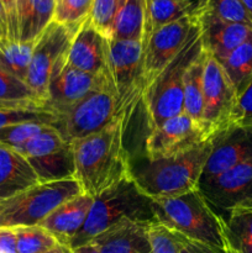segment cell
Returning <instances> with one entry per match:
<instances>
[{"label":"cell","instance_id":"obj_1","mask_svg":"<svg viewBox=\"0 0 252 253\" xmlns=\"http://www.w3.org/2000/svg\"><path fill=\"white\" fill-rule=\"evenodd\" d=\"M125 119H114L98 132L72 142L74 178L82 192L95 198L132 177V163L124 145Z\"/></svg>","mask_w":252,"mask_h":253},{"label":"cell","instance_id":"obj_2","mask_svg":"<svg viewBox=\"0 0 252 253\" xmlns=\"http://www.w3.org/2000/svg\"><path fill=\"white\" fill-rule=\"evenodd\" d=\"M211 151V140L168 156L132 165V178L151 199H167L198 189L205 163Z\"/></svg>","mask_w":252,"mask_h":253},{"label":"cell","instance_id":"obj_3","mask_svg":"<svg viewBox=\"0 0 252 253\" xmlns=\"http://www.w3.org/2000/svg\"><path fill=\"white\" fill-rule=\"evenodd\" d=\"M157 222L153 199L138 188L133 178H127L94 198V203L81 231L69 247L74 249L90 242L119 222Z\"/></svg>","mask_w":252,"mask_h":253},{"label":"cell","instance_id":"obj_4","mask_svg":"<svg viewBox=\"0 0 252 253\" xmlns=\"http://www.w3.org/2000/svg\"><path fill=\"white\" fill-rule=\"evenodd\" d=\"M157 222L185 239L226 250L224 216L217 214L199 189L153 200Z\"/></svg>","mask_w":252,"mask_h":253},{"label":"cell","instance_id":"obj_5","mask_svg":"<svg viewBox=\"0 0 252 253\" xmlns=\"http://www.w3.org/2000/svg\"><path fill=\"white\" fill-rule=\"evenodd\" d=\"M202 48V30L199 25L182 51L145 89L142 101L147 114L150 130L167 119L183 113V86L185 71Z\"/></svg>","mask_w":252,"mask_h":253},{"label":"cell","instance_id":"obj_6","mask_svg":"<svg viewBox=\"0 0 252 253\" xmlns=\"http://www.w3.org/2000/svg\"><path fill=\"white\" fill-rule=\"evenodd\" d=\"M82 193L76 178L39 183L14 197L0 200V227L40 225L59 205Z\"/></svg>","mask_w":252,"mask_h":253},{"label":"cell","instance_id":"obj_7","mask_svg":"<svg viewBox=\"0 0 252 253\" xmlns=\"http://www.w3.org/2000/svg\"><path fill=\"white\" fill-rule=\"evenodd\" d=\"M109 71L118 116L127 123L145 91L142 42L109 39Z\"/></svg>","mask_w":252,"mask_h":253},{"label":"cell","instance_id":"obj_8","mask_svg":"<svg viewBox=\"0 0 252 253\" xmlns=\"http://www.w3.org/2000/svg\"><path fill=\"white\" fill-rule=\"evenodd\" d=\"M76 32L52 21L34 42L26 83L43 104L49 83L67 64Z\"/></svg>","mask_w":252,"mask_h":253},{"label":"cell","instance_id":"obj_9","mask_svg":"<svg viewBox=\"0 0 252 253\" xmlns=\"http://www.w3.org/2000/svg\"><path fill=\"white\" fill-rule=\"evenodd\" d=\"M203 99L202 125L207 136L211 140L215 135L232 126L237 91L224 67L207 49L203 72Z\"/></svg>","mask_w":252,"mask_h":253},{"label":"cell","instance_id":"obj_10","mask_svg":"<svg viewBox=\"0 0 252 253\" xmlns=\"http://www.w3.org/2000/svg\"><path fill=\"white\" fill-rule=\"evenodd\" d=\"M115 118L118 110L114 90L103 89L89 94L54 116L52 126L67 142L72 143L103 130Z\"/></svg>","mask_w":252,"mask_h":253},{"label":"cell","instance_id":"obj_11","mask_svg":"<svg viewBox=\"0 0 252 253\" xmlns=\"http://www.w3.org/2000/svg\"><path fill=\"white\" fill-rule=\"evenodd\" d=\"M17 151L29 161L40 183L74 178L76 167L72 143L67 142L53 126L27 141Z\"/></svg>","mask_w":252,"mask_h":253},{"label":"cell","instance_id":"obj_12","mask_svg":"<svg viewBox=\"0 0 252 253\" xmlns=\"http://www.w3.org/2000/svg\"><path fill=\"white\" fill-rule=\"evenodd\" d=\"M199 27V21L184 16L156 30L142 43L145 89L173 61Z\"/></svg>","mask_w":252,"mask_h":253},{"label":"cell","instance_id":"obj_13","mask_svg":"<svg viewBox=\"0 0 252 253\" xmlns=\"http://www.w3.org/2000/svg\"><path fill=\"white\" fill-rule=\"evenodd\" d=\"M208 140L203 126L183 111L151 128L145 141V158L168 157Z\"/></svg>","mask_w":252,"mask_h":253},{"label":"cell","instance_id":"obj_14","mask_svg":"<svg viewBox=\"0 0 252 253\" xmlns=\"http://www.w3.org/2000/svg\"><path fill=\"white\" fill-rule=\"evenodd\" d=\"M198 189L214 210L252 209V158L212 179L203 180Z\"/></svg>","mask_w":252,"mask_h":253},{"label":"cell","instance_id":"obj_15","mask_svg":"<svg viewBox=\"0 0 252 253\" xmlns=\"http://www.w3.org/2000/svg\"><path fill=\"white\" fill-rule=\"evenodd\" d=\"M103 89L114 90L110 78L86 73L66 64L49 83L44 105L56 116L89 94Z\"/></svg>","mask_w":252,"mask_h":253},{"label":"cell","instance_id":"obj_16","mask_svg":"<svg viewBox=\"0 0 252 253\" xmlns=\"http://www.w3.org/2000/svg\"><path fill=\"white\" fill-rule=\"evenodd\" d=\"M252 158V126H230L211 138L202 179L209 180Z\"/></svg>","mask_w":252,"mask_h":253},{"label":"cell","instance_id":"obj_17","mask_svg":"<svg viewBox=\"0 0 252 253\" xmlns=\"http://www.w3.org/2000/svg\"><path fill=\"white\" fill-rule=\"evenodd\" d=\"M67 64L79 71L111 79L109 71V39L96 30L89 19L74 34Z\"/></svg>","mask_w":252,"mask_h":253},{"label":"cell","instance_id":"obj_18","mask_svg":"<svg viewBox=\"0 0 252 253\" xmlns=\"http://www.w3.org/2000/svg\"><path fill=\"white\" fill-rule=\"evenodd\" d=\"M203 46L217 61L224 59L230 52L252 36L249 25L230 22L205 12L199 19Z\"/></svg>","mask_w":252,"mask_h":253},{"label":"cell","instance_id":"obj_19","mask_svg":"<svg viewBox=\"0 0 252 253\" xmlns=\"http://www.w3.org/2000/svg\"><path fill=\"white\" fill-rule=\"evenodd\" d=\"M93 203V197L82 193L59 205L40 226L51 232L59 244L69 247L72 240L83 227Z\"/></svg>","mask_w":252,"mask_h":253},{"label":"cell","instance_id":"obj_20","mask_svg":"<svg viewBox=\"0 0 252 253\" xmlns=\"http://www.w3.org/2000/svg\"><path fill=\"white\" fill-rule=\"evenodd\" d=\"M148 225L145 222H119L91 240L101 253H151Z\"/></svg>","mask_w":252,"mask_h":253},{"label":"cell","instance_id":"obj_21","mask_svg":"<svg viewBox=\"0 0 252 253\" xmlns=\"http://www.w3.org/2000/svg\"><path fill=\"white\" fill-rule=\"evenodd\" d=\"M39 183L29 161L17 150L0 143V200L14 197Z\"/></svg>","mask_w":252,"mask_h":253},{"label":"cell","instance_id":"obj_22","mask_svg":"<svg viewBox=\"0 0 252 253\" xmlns=\"http://www.w3.org/2000/svg\"><path fill=\"white\" fill-rule=\"evenodd\" d=\"M56 0H27L20 14L19 41L35 42L44 29L53 21Z\"/></svg>","mask_w":252,"mask_h":253},{"label":"cell","instance_id":"obj_23","mask_svg":"<svg viewBox=\"0 0 252 253\" xmlns=\"http://www.w3.org/2000/svg\"><path fill=\"white\" fill-rule=\"evenodd\" d=\"M204 61L205 49L203 46L202 51L190 62L185 71L184 86H183V111L200 125H202L203 109H204V99H203Z\"/></svg>","mask_w":252,"mask_h":253},{"label":"cell","instance_id":"obj_24","mask_svg":"<svg viewBox=\"0 0 252 253\" xmlns=\"http://www.w3.org/2000/svg\"><path fill=\"white\" fill-rule=\"evenodd\" d=\"M146 19V0H125L119 10L110 39L143 41Z\"/></svg>","mask_w":252,"mask_h":253},{"label":"cell","instance_id":"obj_25","mask_svg":"<svg viewBox=\"0 0 252 253\" xmlns=\"http://www.w3.org/2000/svg\"><path fill=\"white\" fill-rule=\"evenodd\" d=\"M226 249L232 253H252V209H234L224 217Z\"/></svg>","mask_w":252,"mask_h":253},{"label":"cell","instance_id":"obj_26","mask_svg":"<svg viewBox=\"0 0 252 253\" xmlns=\"http://www.w3.org/2000/svg\"><path fill=\"white\" fill-rule=\"evenodd\" d=\"M219 62L239 95L252 81V36Z\"/></svg>","mask_w":252,"mask_h":253},{"label":"cell","instance_id":"obj_27","mask_svg":"<svg viewBox=\"0 0 252 253\" xmlns=\"http://www.w3.org/2000/svg\"><path fill=\"white\" fill-rule=\"evenodd\" d=\"M188 16L182 0H146V19L143 42L152 32L173 21Z\"/></svg>","mask_w":252,"mask_h":253},{"label":"cell","instance_id":"obj_28","mask_svg":"<svg viewBox=\"0 0 252 253\" xmlns=\"http://www.w3.org/2000/svg\"><path fill=\"white\" fill-rule=\"evenodd\" d=\"M32 49L34 42L12 41L6 39L0 43V67L26 82Z\"/></svg>","mask_w":252,"mask_h":253},{"label":"cell","instance_id":"obj_29","mask_svg":"<svg viewBox=\"0 0 252 253\" xmlns=\"http://www.w3.org/2000/svg\"><path fill=\"white\" fill-rule=\"evenodd\" d=\"M12 229L16 234L17 253H43L61 245L51 232L40 225Z\"/></svg>","mask_w":252,"mask_h":253},{"label":"cell","instance_id":"obj_30","mask_svg":"<svg viewBox=\"0 0 252 253\" xmlns=\"http://www.w3.org/2000/svg\"><path fill=\"white\" fill-rule=\"evenodd\" d=\"M94 0H56L53 21L77 31L89 19Z\"/></svg>","mask_w":252,"mask_h":253},{"label":"cell","instance_id":"obj_31","mask_svg":"<svg viewBox=\"0 0 252 253\" xmlns=\"http://www.w3.org/2000/svg\"><path fill=\"white\" fill-rule=\"evenodd\" d=\"M49 124L40 123V121H29V123L17 124V125L7 126L0 130V143L10 146V147L19 150L27 141L34 138L42 131L49 127Z\"/></svg>","mask_w":252,"mask_h":253},{"label":"cell","instance_id":"obj_32","mask_svg":"<svg viewBox=\"0 0 252 253\" xmlns=\"http://www.w3.org/2000/svg\"><path fill=\"white\" fill-rule=\"evenodd\" d=\"M124 2L125 0H94L89 21L108 39H110L114 20Z\"/></svg>","mask_w":252,"mask_h":253},{"label":"cell","instance_id":"obj_33","mask_svg":"<svg viewBox=\"0 0 252 253\" xmlns=\"http://www.w3.org/2000/svg\"><path fill=\"white\" fill-rule=\"evenodd\" d=\"M0 100L40 101L37 98L36 94L30 89L26 82L12 76L1 67H0Z\"/></svg>","mask_w":252,"mask_h":253},{"label":"cell","instance_id":"obj_34","mask_svg":"<svg viewBox=\"0 0 252 253\" xmlns=\"http://www.w3.org/2000/svg\"><path fill=\"white\" fill-rule=\"evenodd\" d=\"M151 253H180V235L160 222L148 225Z\"/></svg>","mask_w":252,"mask_h":253},{"label":"cell","instance_id":"obj_35","mask_svg":"<svg viewBox=\"0 0 252 253\" xmlns=\"http://www.w3.org/2000/svg\"><path fill=\"white\" fill-rule=\"evenodd\" d=\"M207 12L225 21L239 22L252 27V17L241 0H210Z\"/></svg>","mask_w":252,"mask_h":253},{"label":"cell","instance_id":"obj_36","mask_svg":"<svg viewBox=\"0 0 252 253\" xmlns=\"http://www.w3.org/2000/svg\"><path fill=\"white\" fill-rule=\"evenodd\" d=\"M54 115L48 111L17 110V109L0 110V130L7 127V126L29 123V121H40V123H46L52 125Z\"/></svg>","mask_w":252,"mask_h":253},{"label":"cell","instance_id":"obj_37","mask_svg":"<svg viewBox=\"0 0 252 253\" xmlns=\"http://www.w3.org/2000/svg\"><path fill=\"white\" fill-rule=\"evenodd\" d=\"M252 126V81L237 95L232 126Z\"/></svg>","mask_w":252,"mask_h":253},{"label":"cell","instance_id":"obj_38","mask_svg":"<svg viewBox=\"0 0 252 253\" xmlns=\"http://www.w3.org/2000/svg\"><path fill=\"white\" fill-rule=\"evenodd\" d=\"M180 253H227V251L197 241H192L180 235Z\"/></svg>","mask_w":252,"mask_h":253},{"label":"cell","instance_id":"obj_39","mask_svg":"<svg viewBox=\"0 0 252 253\" xmlns=\"http://www.w3.org/2000/svg\"><path fill=\"white\" fill-rule=\"evenodd\" d=\"M0 253H17L16 234L12 227H0Z\"/></svg>","mask_w":252,"mask_h":253},{"label":"cell","instance_id":"obj_40","mask_svg":"<svg viewBox=\"0 0 252 253\" xmlns=\"http://www.w3.org/2000/svg\"><path fill=\"white\" fill-rule=\"evenodd\" d=\"M4 109H17V110L48 111L44 104L40 101H20V100H0V110ZM49 113V111H48Z\"/></svg>","mask_w":252,"mask_h":253},{"label":"cell","instance_id":"obj_41","mask_svg":"<svg viewBox=\"0 0 252 253\" xmlns=\"http://www.w3.org/2000/svg\"><path fill=\"white\" fill-rule=\"evenodd\" d=\"M187 10L188 17L194 21H199L200 17L207 12L210 0H182Z\"/></svg>","mask_w":252,"mask_h":253},{"label":"cell","instance_id":"obj_42","mask_svg":"<svg viewBox=\"0 0 252 253\" xmlns=\"http://www.w3.org/2000/svg\"><path fill=\"white\" fill-rule=\"evenodd\" d=\"M72 253H101V251L95 242L90 241V242H86V244L84 245H81V246L72 249Z\"/></svg>","mask_w":252,"mask_h":253},{"label":"cell","instance_id":"obj_43","mask_svg":"<svg viewBox=\"0 0 252 253\" xmlns=\"http://www.w3.org/2000/svg\"><path fill=\"white\" fill-rule=\"evenodd\" d=\"M43 253H72V249L68 246H64V245H58V246H56L54 249Z\"/></svg>","mask_w":252,"mask_h":253},{"label":"cell","instance_id":"obj_44","mask_svg":"<svg viewBox=\"0 0 252 253\" xmlns=\"http://www.w3.org/2000/svg\"><path fill=\"white\" fill-rule=\"evenodd\" d=\"M26 1L27 0H16V11H17V21H19V16L20 14L22 12V10H24L25 5H26ZM19 27V26H17Z\"/></svg>","mask_w":252,"mask_h":253},{"label":"cell","instance_id":"obj_45","mask_svg":"<svg viewBox=\"0 0 252 253\" xmlns=\"http://www.w3.org/2000/svg\"><path fill=\"white\" fill-rule=\"evenodd\" d=\"M0 24H1L2 26H5V27H6V30H7L6 16H5V11H4V7H2L1 2H0Z\"/></svg>","mask_w":252,"mask_h":253},{"label":"cell","instance_id":"obj_46","mask_svg":"<svg viewBox=\"0 0 252 253\" xmlns=\"http://www.w3.org/2000/svg\"><path fill=\"white\" fill-rule=\"evenodd\" d=\"M6 39H9V37H7L6 27L2 26V25L0 24V43H1L2 41H5Z\"/></svg>","mask_w":252,"mask_h":253},{"label":"cell","instance_id":"obj_47","mask_svg":"<svg viewBox=\"0 0 252 253\" xmlns=\"http://www.w3.org/2000/svg\"><path fill=\"white\" fill-rule=\"evenodd\" d=\"M242 2H244L245 7L247 9V11H249V14L251 15L252 17V0H241Z\"/></svg>","mask_w":252,"mask_h":253},{"label":"cell","instance_id":"obj_48","mask_svg":"<svg viewBox=\"0 0 252 253\" xmlns=\"http://www.w3.org/2000/svg\"><path fill=\"white\" fill-rule=\"evenodd\" d=\"M226 251H227V253H232L231 251H230V250H229V249H226Z\"/></svg>","mask_w":252,"mask_h":253}]
</instances>
